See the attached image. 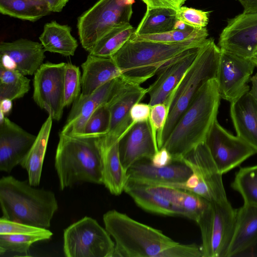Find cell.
<instances>
[{
    "label": "cell",
    "mask_w": 257,
    "mask_h": 257,
    "mask_svg": "<svg viewBox=\"0 0 257 257\" xmlns=\"http://www.w3.org/2000/svg\"><path fill=\"white\" fill-rule=\"evenodd\" d=\"M255 67L251 59L220 49L216 79L221 99L231 103L249 92Z\"/></svg>",
    "instance_id": "cell-12"
},
{
    "label": "cell",
    "mask_w": 257,
    "mask_h": 257,
    "mask_svg": "<svg viewBox=\"0 0 257 257\" xmlns=\"http://www.w3.org/2000/svg\"><path fill=\"white\" fill-rule=\"evenodd\" d=\"M192 173L191 169L182 161H174L166 166L156 167L148 159L138 161L126 171L128 181L171 187L184 183Z\"/></svg>",
    "instance_id": "cell-18"
},
{
    "label": "cell",
    "mask_w": 257,
    "mask_h": 257,
    "mask_svg": "<svg viewBox=\"0 0 257 257\" xmlns=\"http://www.w3.org/2000/svg\"><path fill=\"white\" fill-rule=\"evenodd\" d=\"M158 150L149 120L134 124L119 141L120 161L126 171L139 160H151Z\"/></svg>",
    "instance_id": "cell-20"
},
{
    "label": "cell",
    "mask_w": 257,
    "mask_h": 257,
    "mask_svg": "<svg viewBox=\"0 0 257 257\" xmlns=\"http://www.w3.org/2000/svg\"><path fill=\"white\" fill-rule=\"evenodd\" d=\"M151 106L148 103L137 102L130 110V116L134 124L149 120Z\"/></svg>",
    "instance_id": "cell-43"
},
{
    "label": "cell",
    "mask_w": 257,
    "mask_h": 257,
    "mask_svg": "<svg viewBox=\"0 0 257 257\" xmlns=\"http://www.w3.org/2000/svg\"><path fill=\"white\" fill-rule=\"evenodd\" d=\"M256 53H257V52H256ZM256 54H257V53H256Z\"/></svg>",
    "instance_id": "cell-53"
},
{
    "label": "cell",
    "mask_w": 257,
    "mask_h": 257,
    "mask_svg": "<svg viewBox=\"0 0 257 257\" xmlns=\"http://www.w3.org/2000/svg\"><path fill=\"white\" fill-rule=\"evenodd\" d=\"M36 137L7 117L0 120V170L10 173L20 165Z\"/></svg>",
    "instance_id": "cell-17"
},
{
    "label": "cell",
    "mask_w": 257,
    "mask_h": 257,
    "mask_svg": "<svg viewBox=\"0 0 257 257\" xmlns=\"http://www.w3.org/2000/svg\"><path fill=\"white\" fill-rule=\"evenodd\" d=\"M47 239L48 237L40 235L0 234V254L12 252L28 255L34 243Z\"/></svg>",
    "instance_id": "cell-36"
},
{
    "label": "cell",
    "mask_w": 257,
    "mask_h": 257,
    "mask_svg": "<svg viewBox=\"0 0 257 257\" xmlns=\"http://www.w3.org/2000/svg\"><path fill=\"white\" fill-rule=\"evenodd\" d=\"M176 11L169 8L147 9L134 34L165 33L174 29L177 19Z\"/></svg>",
    "instance_id": "cell-30"
},
{
    "label": "cell",
    "mask_w": 257,
    "mask_h": 257,
    "mask_svg": "<svg viewBox=\"0 0 257 257\" xmlns=\"http://www.w3.org/2000/svg\"><path fill=\"white\" fill-rule=\"evenodd\" d=\"M169 113V108L165 103L151 106L149 122L155 140L158 143L161 138Z\"/></svg>",
    "instance_id": "cell-41"
},
{
    "label": "cell",
    "mask_w": 257,
    "mask_h": 257,
    "mask_svg": "<svg viewBox=\"0 0 257 257\" xmlns=\"http://www.w3.org/2000/svg\"><path fill=\"white\" fill-rule=\"evenodd\" d=\"M146 186L169 201L177 216L186 217L196 222L210 202L196 194L183 189L164 185H146Z\"/></svg>",
    "instance_id": "cell-24"
},
{
    "label": "cell",
    "mask_w": 257,
    "mask_h": 257,
    "mask_svg": "<svg viewBox=\"0 0 257 257\" xmlns=\"http://www.w3.org/2000/svg\"><path fill=\"white\" fill-rule=\"evenodd\" d=\"M13 234L44 235L49 239L53 235L48 228L13 221L2 217L0 219V234Z\"/></svg>",
    "instance_id": "cell-39"
},
{
    "label": "cell",
    "mask_w": 257,
    "mask_h": 257,
    "mask_svg": "<svg viewBox=\"0 0 257 257\" xmlns=\"http://www.w3.org/2000/svg\"><path fill=\"white\" fill-rule=\"evenodd\" d=\"M44 0H0V13L4 15L32 22L52 13Z\"/></svg>",
    "instance_id": "cell-29"
},
{
    "label": "cell",
    "mask_w": 257,
    "mask_h": 257,
    "mask_svg": "<svg viewBox=\"0 0 257 257\" xmlns=\"http://www.w3.org/2000/svg\"><path fill=\"white\" fill-rule=\"evenodd\" d=\"M136 29L130 23L120 24L106 33L89 53L103 57H111L131 38Z\"/></svg>",
    "instance_id": "cell-32"
},
{
    "label": "cell",
    "mask_w": 257,
    "mask_h": 257,
    "mask_svg": "<svg viewBox=\"0 0 257 257\" xmlns=\"http://www.w3.org/2000/svg\"><path fill=\"white\" fill-rule=\"evenodd\" d=\"M158 257H203L201 245L196 244L176 245L165 250Z\"/></svg>",
    "instance_id": "cell-42"
},
{
    "label": "cell",
    "mask_w": 257,
    "mask_h": 257,
    "mask_svg": "<svg viewBox=\"0 0 257 257\" xmlns=\"http://www.w3.org/2000/svg\"><path fill=\"white\" fill-rule=\"evenodd\" d=\"M64 87L66 107L73 103L81 92V74L79 67L66 63Z\"/></svg>",
    "instance_id": "cell-38"
},
{
    "label": "cell",
    "mask_w": 257,
    "mask_h": 257,
    "mask_svg": "<svg viewBox=\"0 0 257 257\" xmlns=\"http://www.w3.org/2000/svg\"><path fill=\"white\" fill-rule=\"evenodd\" d=\"M99 106L90 95L82 96L80 94L73 103L66 123L60 133L80 136L89 117Z\"/></svg>",
    "instance_id": "cell-31"
},
{
    "label": "cell",
    "mask_w": 257,
    "mask_h": 257,
    "mask_svg": "<svg viewBox=\"0 0 257 257\" xmlns=\"http://www.w3.org/2000/svg\"><path fill=\"white\" fill-rule=\"evenodd\" d=\"M71 32L69 26L52 21L45 24L39 40L45 51L72 56L78 44Z\"/></svg>",
    "instance_id": "cell-27"
},
{
    "label": "cell",
    "mask_w": 257,
    "mask_h": 257,
    "mask_svg": "<svg viewBox=\"0 0 257 257\" xmlns=\"http://www.w3.org/2000/svg\"><path fill=\"white\" fill-rule=\"evenodd\" d=\"M110 123L109 110L105 104L97 107L89 117L84 126L82 137L105 136L108 132Z\"/></svg>",
    "instance_id": "cell-37"
},
{
    "label": "cell",
    "mask_w": 257,
    "mask_h": 257,
    "mask_svg": "<svg viewBox=\"0 0 257 257\" xmlns=\"http://www.w3.org/2000/svg\"><path fill=\"white\" fill-rule=\"evenodd\" d=\"M114 247L106 229L90 217H84L64 230L66 257H113Z\"/></svg>",
    "instance_id": "cell-9"
},
{
    "label": "cell",
    "mask_w": 257,
    "mask_h": 257,
    "mask_svg": "<svg viewBox=\"0 0 257 257\" xmlns=\"http://www.w3.org/2000/svg\"><path fill=\"white\" fill-rule=\"evenodd\" d=\"M236 209L228 200L209 202L196 222L203 257H225L235 227Z\"/></svg>",
    "instance_id": "cell-8"
},
{
    "label": "cell",
    "mask_w": 257,
    "mask_h": 257,
    "mask_svg": "<svg viewBox=\"0 0 257 257\" xmlns=\"http://www.w3.org/2000/svg\"><path fill=\"white\" fill-rule=\"evenodd\" d=\"M102 137L59 134L54 165L61 190L82 182L102 184Z\"/></svg>",
    "instance_id": "cell-3"
},
{
    "label": "cell",
    "mask_w": 257,
    "mask_h": 257,
    "mask_svg": "<svg viewBox=\"0 0 257 257\" xmlns=\"http://www.w3.org/2000/svg\"><path fill=\"white\" fill-rule=\"evenodd\" d=\"M30 89V80L16 70L0 65V100L21 98Z\"/></svg>",
    "instance_id": "cell-34"
},
{
    "label": "cell",
    "mask_w": 257,
    "mask_h": 257,
    "mask_svg": "<svg viewBox=\"0 0 257 257\" xmlns=\"http://www.w3.org/2000/svg\"><path fill=\"white\" fill-rule=\"evenodd\" d=\"M252 61L254 62L255 64V66L257 67V55L254 56L251 59Z\"/></svg>",
    "instance_id": "cell-51"
},
{
    "label": "cell",
    "mask_w": 257,
    "mask_h": 257,
    "mask_svg": "<svg viewBox=\"0 0 257 257\" xmlns=\"http://www.w3.org/2000/svg\"><path fill=\"white\" fill-rule=\"evenodd\" d=\"M53 120L52 117L49 115L41 126L31 148L20 164L26 170L28 181L33 186H38L40 183Z\"/></svg>",
    "instance_id": "cell-26"
},
{
    "label": "cell",
    "mask_w": 257,
    "mask_h": 257,
    "mask_svg": "<svg viewBox=\"0 0 257 257\" xmlns=\"http://www.w3.org/2000/svg\"><path fill=\"white\" fill-rule=\"evenodd\" d=\"M243 7L244 13H257V0H237Z\"/></svg>",
    "instance_id": "cell-46"
},
{
    "label": "cell",
    "mask_w": 257,
    "mask_h": 257,
    "mask_svg": "<svg viewBox=\"0 0 257 257\" xmlns=\"http://www.w3.org/2000/svg\"><path fill=\"white\" fill-rule=\"evenodd\" d=\"M135 0H98L77 19L80 43L89 53L96 43L117 25L130 23Z\"/></svg>",
    "instance_id": "cell-7"
},
{
    "label": "cell",
    "mask_w": 257,
    "mask_h": 257,
    "mask_svg": "<svg viewBox=\"0 0 257 257\" xmlns=\"http://www.w3.org/2000/svg\"><path fill=\"white\" fill-rule=\"evenodd\" d=\"M218 46L251 59L257 52V13H242L228 19L219 35Z\"/></svg>",
    "instance_id": "cell-15"
},
{
    "label": "cell",
    "mask_w": 257,
    "mask_h": 257,
    "mask_svg": "<svg viewBox=\"0 0 257 257\" xmlns=\"http://www.w3.org/2000/svg\"><path fill=\"white\" fill-rule=\"evenodd\" d=\"M230 115L236 136L257 153V101L249 92L230 103Z\"/></svg>",
    "instance_id": "cell-21"
},
{
    "label": "cell",
    "mask_w": 257,
    "mask_h": 257,
    "mask_svg": "<svg viewBox=\"0 0 257 257\" xmlns=\"http://www.w3.org/2000/svg\"><path fill=\"white\" fill-rule=\"evenodd\" d=\"M210 12L204 11L185 6L181 7L176 13L178 20L192 28H205L209 22Z\"/></svg>",
    "instance_id": "cell-40"
},
{
    "label": "cell",
    "mask_w": 257,
    "mask_h": 257,
    "mask_svg": "<svg viewBox=\"0 0 257 257\" xmlns=\"http://www.w3.org/2000/svg\"><path fill=\"white\" fill-rule=\"evenodd\" d=\"M0 205L3 218L44 228L50 227L58 209L53 192L12 176L0 179Z\"/></svg>",
    "instance_id": "cell-2"
},
{
    "label": "cell",
    "mask_w": 257,
    "mask_h": 257,
    "mask_svg": "<svg viewBox=\"0 0 257 257\" xmlns=\"http://www.w3.org/2000/svg\"><path fill=\"white\" fill-rule=\"evenodd\" d=\"M207 40L172 43L128 40L111 57L125 80L141 85L184 51L202 46Z\"/></svg>",
    "instance_id": "cell-4"
},
{
    "label": "cell",
    "mask_w": 257,
    "mask_h": 257,
    "mask_svg": "<svg viewBox=\"0 0 257 257\" xmlns=\"http://www.w3.org/2000/svg\"><path fill=\"white\" fill-rule=\"evenodd\" d=\"M257 244V205L244 203L236 209L233 236L225 257L236 256Z\"/></svg>",
    "instance_id": "cell-22"
},
{
    "label": "cell",
    "mask_w": 257,
    "mask_h": 257,
    "mask_svg": "<svg viewBox=\"0 0 257 257\" xmlns=\"http://www.w3.org/2000/svg\"><path fill=\"white\" fill-rule=\"evenodd\" d=\"M202 46L187 50L159 70L155 81L147 88L151 106L166 101L193 63Z\"/></svg>",
    "instance_id": "cell-19"
},
{
    "label": "cell",
    "mask_w": 257,
    "mask_h": 257,
    "mask_svg": "<svg viewBox=\"0 0 257 257\" xmlns=\"http://www.w3.org/2000/svg\"><path fill=\"white\" fill-rule=\"evenodd\" d=\"M209 35L207 28L197 29L188 27L184 30L173 29L165 33L136 35L130 39L132 41H151L162 43H179L188 41H205Z\"/></svg>",
    "instance_id": "cell-33"
},
{
    "label": "cell",
    "mask_w": 257,
    "mask_h": 257,
    "mask_svg": "<svg viewBox=\"0 0 257 257\" xmlns=\"http://www.w3.org/2000/svg\"><path fill=\"white\" fill-rule=\"evenodd\" d=\"M189 26L185 24L182 21L177 20V22L175 23L174 29H178V30H184L187 28Z\"/></svg>",
    "instance_id": "cell-50"
},
{
    "label": "cell",
    "mask_w": 257,
    "mask_h": 257,
    "mask_svg": "<svg viewBox=\"0 0 257 257\" xmlns=\"http://www.w3.org/2000/svg\"><path fill=\"white\" fill-rule=\"evenodd\" d=\"M205 143L222 175L239 166L256 154L255 151L242 140L222 127L217 119L214 123Z\"/></svg>",
    "instance_id": "cell-13"
},
{
    "label": "cell",
    "mask_w": 257,
    "mask_h": 257,
    "mask_svg": "<svg viewBox=\"0 0 257 257\" xmlns=\"http://www.w3.org/2000/svg\"><path fill=\"white\" fill-rule=\"evenodd\" d=\"M152 164L156 167H164L173 162L172 157L165 147L159 149L151 159Z\"/></svg>",
    "instance_id": "cell-45"
},
{
    "label": "cell",
    "mask_w": 257,
    "mask_h": 257,
    "mask_svg": "<svg viewBox=\"0 0 257 257\" xmlns=\"http://www.w3.org/2000/svg\"><path fill=\"white\" fill-rule=\"evenodd\" d=\"M81 92L88 96L109 81L122 76L121 70L111 57H99L89 54L82 64Z\"/></svg>",
    "instance_id": "cell-23"
},
{
    "label": "cell",
    "mask_w": 257,
    "mask_h": 257,
    "mask_svg": "<svg viewBox=\"0 0 257 257\" xmlns=\"http://www.w3.org/2000/svg\"><path fill=\"white\" fill-rule=\"evenodd\" d=\"M47 2L52 12L59 13L62 11L69 0H44Z\"/></svg>",
    "instance_id": "cell-48"
},
{
    "label": "cell",
    "mask_w": 257,
    "mask_h": 257,
    "mask_svg": "<svg viewBox=\"0 0 257 257\" xmlns=\"http://www.w3.org/2000/svg\"><path fill=\"white\" fill-rule=\"evenodd\" d=\"M198 177L199 183L193 193L208 201L227 200L222 180L218 168L205 144L198 145L182 160Z\"/></svg>",
    "instance_id": "cell-14"
},
{
    "label": "cell",
    "mask_w": 257,
    "mask_h": 257,
    "mask_svg": "<svg viewBox=\"0 0 257 257\" xmlns=\"http://www.w3.org/2000/svg\"><path fill=\"white\" fill-rule=\"evenodd\" d=\"M13 107L12 100L9 99H4L0 100V120L3 119L6 114L11 111Z\"/></svg>",
    "instance_id": "cell-47"
},
{
    "label": "cell",
    "mask_w": 257,
    "mask_h": 257,
    "mask_svg": "<svg viewBox=\"0 0 257 257\" xmlns=\"http://www.w3.org/2000/svg\"><path fill=\"white\" fill-rule=\"evenodd\" d=\"M231 186L241 195L244 203L257 205V165L240 168Z\"/></svg>",
    "instance_id": "cell-35"
},
{
    "label": "cell",
    "mask_w": 257,
    "mask_h": 257,
    "mask_svg": "<svg viewBox=\"0 0 257 257\" xmlns=\"http://www.w3.org/2000/svg\"><path fill=\"white\" fill-rule=\"evenodd\" d=\"M124 191L146 211L165 216H176L171 203L161 195L151 191L142 184L127 181Z\"/></svg>",
    "instance_id": "cell-28"
},
{
    "label": "cell",
    "mask_w": 257,
    "mask_h": 257,
    "mask_svg": "<svg viewBox=\"0 0 257 257\" xmlns=\"http://www.w3.org/2000/svg\"><path fill=\"white\" fill-rule=\"evenodd\" d=\"M147 94V88L131 82L122 76L113 95L105 104L110 113L109 129L103 137L106 144H112L120 139L134 124L130 116V110L134 104L140 102Z\"/></svg>",
    "instance_id": "cell-11"
},
{
    "label": "cell",
    "mask_w": 257,
    "mask_h": 257,
    "mask_svg": "<svg viewBox=\"0 0 257 257\" xmlns=\"http://www.w3.org/2000/svg\"><path fill=\"white\" fill-rule=\"evenodd\" d=\"M256 55H257V54H256L255 56H256Z\"/></svg>",
    "instance_id": "cell-52"
},
{
    "label": "cell",
    "mask_w": 257,
    "mask_h": 257,
    "mask_svg": "<svg viewBox=\"0 0 257 257\" xmlns=\"http://www.w3.org/2000/svg\"><path fill=\"white\" fill-rule=\"evenodd\" d=\"M103 220L115 241L113 257H158L178 243L160 230L115 210L104 213Z\"/></svg>",
    "instance_id": "cell-5"
},
{
    "label": "cell",
    "mask_w": 257,
    "mask_h": 257,
    "mask_svg": "<svg viewBox=\"0 0 257 257\" xmlns=\"http://www.w3.org/2000/svg\"><path fill=\"white\" fill-rule=\"evenodd\" d=\"M250 81L251 82V88L249 92L257 101V73L251 76Z\"/></svg>",
    "instance_id": "cell-49"
},
{
    "label": "cell",
    "mask_w": 257,
    "mask_h": 257,
    "mask_svg": "<svg viewBox=\"0 0 257 257\" xmlns=\"http://www.w3.org/2000/svg\"><path fill=\"white\" fill-rule=\"evenodd\" d=\"M66 63H43L34 74L33 98L55 120L61 119L65 106L64 79Z\"/></svg>",
    "instance_id": "cell-10"
},
{
    "label": "cell",
    "mask_w": 257,
    "mask_h": 257,
    "mask_svg": "<svg viewBox=\"0 0 257 257\" xmlns=\"http://www.w3.org/2000/svg\"><path fill=\"white\" fill-rule=\"evenodd\" d=\"M220 56V48L212 38H208L181 81L164 102L169 108V113L157 143L158 149L163 147L202 85L210 79L217 78Z\"/></svg>",
    "instance_id": "cell-6"
},
{
    "label": "cell",
    "mask_w": 257,
    "mask_h": 257,
    "mask_svg": "<svg viewBox=\"0 0 257 257\" xmlns=\"http://www.w3.org/2000/svg\"><path fill=\"white\" fill-rule=\"evenodd\" d=\"M220 99L216 78L210 79L202 85L163 146L170 152L173 161H181L205 142L217 120Z\"/></svg>",
    "instance_id": "cell-1"
},
{
    "label": "cell",
    "mask_w": 257,
    "mask_h": 257,
    "mask_svg": "<svg viewBox=\"0 0 257 257\" xmlns=\"http://www.w3.org/2000/svg\"><path fill=\"white\" fill-rule=\"evenodd\" d=\"M103 137L101 140L102 184L111 194L119 195L124 191L128 177L121 163L119 141L105 144L103 142Z\"/></svg>",
    "instance_id": "cell-25"
},
{
    "label": "cell",
    "mask_w": 257,
    "mask_h": 257,
    "mask_svg": "<svg viewBox=\"0 0 257 257\" xmlns=\"http://www.w3.org/2000/svg\"><path fill=\"white\" fill-rule=\"evenodd\" d=\"M144 3L147 9L164 8L177 11L187 0H141Z\"/></svg>",
    "instance_id": "cell-44"
},
{
    "label": "cell",
    "mask_w": 257,
    "mask_h": 257,
    "mask_svg": "<svg viewBox=\"0 0 257 257\" xmlns=\"http://www.w3.org/2000/svg\"><path fill=\"white\" fill-rule=\"evenodd\" d=\"M45 50L41 43L26 39L0 44V65L24 75H34L44 63Z\"/></svg>",
    "instance_id": "cell-16"
}]
</instances>
